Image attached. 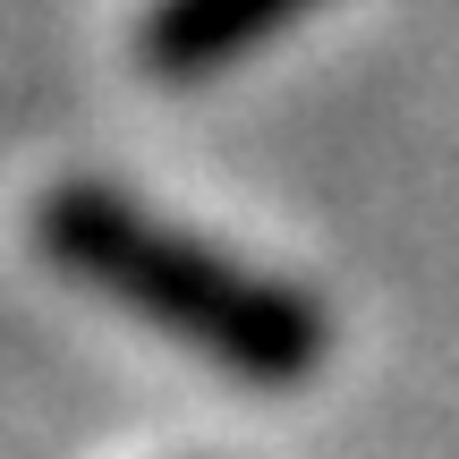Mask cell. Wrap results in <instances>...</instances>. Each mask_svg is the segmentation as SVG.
Returning a JSON list of instances; mask_svg holds the SVG:
<instances>
[{"instance_id": "cell-1", "label": "cell", "mask_w": 459, "mask_h": 459, "mask_svg": "<svg viewBox=\"0 0 459 459\" xmlns=\"http://www.w3.org/2000/svg\"><path fill=\"white\" fill-rule=\"evenodd\" d=\"M34 247L77 290L111 298L119 315L187 341L247 392H298L332 358V315L298 281L221 255L213 238L162 221L153 204L102 179H60L34 204Z\"/></svg>"}, {"instance_id": "cell-2", "label": "cell", "mask_w": 459, "mask_h": 459, "mask_svg": "<svg viewBox=\"0 0 459 459\" xmlns=\"http://www.w3.org/2000/svg\"><path fill=\"white\" fill-rule=\"evenodd\" d=\"M307 9H324V0H153L145 26H136V60L162 85H196V77H221L230 60H247V51H264Z\"/></svg>"}]
</instances>
